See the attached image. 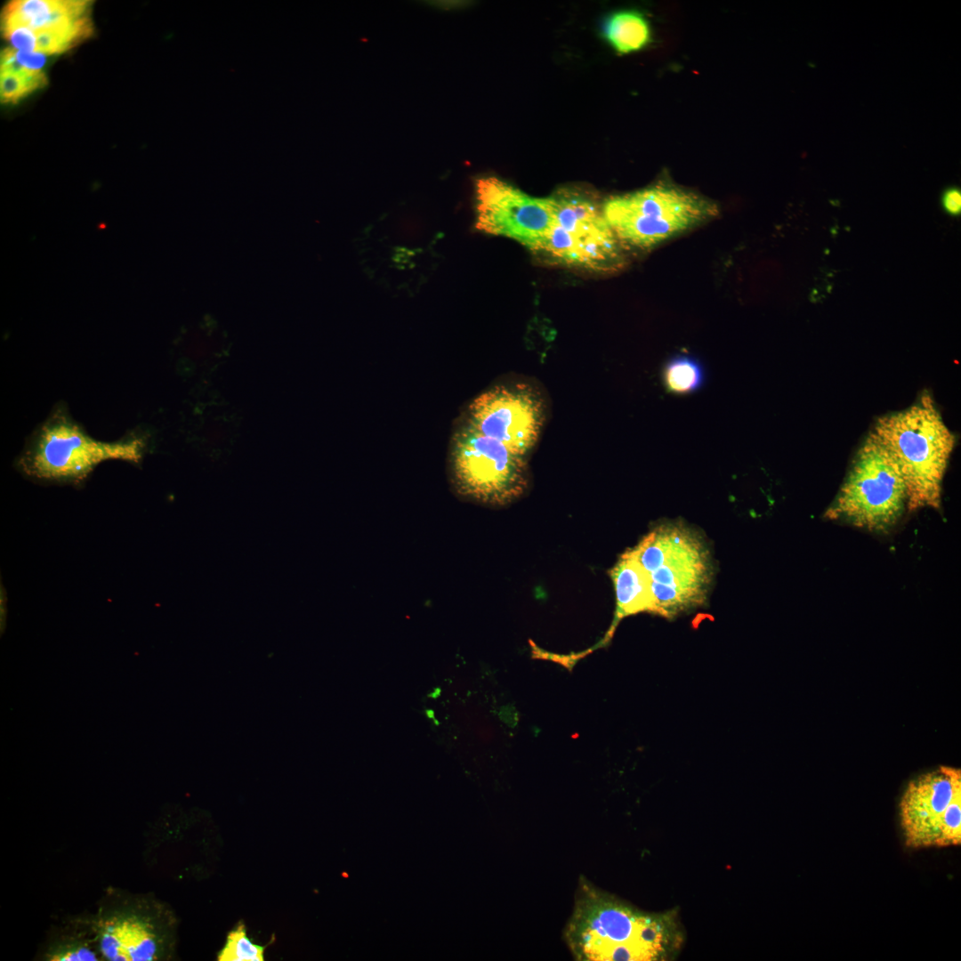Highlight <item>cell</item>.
Wrapping results in <instances>:
<instances>
[{
	"mask_svg": "<svg viewBox=\"0 0 961 961\" xmlns=\"http://www.w3.org/2000/svg\"><path fill=\"white\" fill-rule=\"evenodd\" d=\"M907 508L906 486L888 450L870 432L859 449L836 498L825 512L870 531L885 532Z\"/></svg>",
	"mask_w": 961,
	"mask_h": 961,
	"instance_id": "cell-7",
	"label": "cell"
},
{
	"mask_svg": "<svg viewBox=\"0 0 961 961\" xmlns=\"http://www.w3.org/2000/svg\"><path fill=\"white\" fill-rule=\"evenodd\" d=\"M145 442L128 438L113 442L95 440L68 414L56 410L34 433L19 459L28 476L44 481L80 482L109 460L139 463Z\"/></svg>",
	"mask_w": 961,
	"mask_h": 961,
	"instance_id": "cell-5",
	"label": "cell"
},
{
	"mask_svg": "<svg viewBox=\"0 0 961 961\" xmlns=\"http://www.w3.org/2000/svg\"><path fill=\"white\" fill-rule=\"evenodd\" d=\"M602 211L621 243L650 248L714 218L719 210L703 197L662 182L612 197L606 200Z\"/></svg>",
	"mask_w": 961,
	"mask_h": 961,
	"instance_id": "cell-6",
	"label": "cell"
},
{
	"mask_svg": "<svg viewBox=\"0 0 961 961\" xmlns=\"http://www.w3.org/2000/svg\"><path fill=\"white\" fill-rule=\"evenodd\" d=\"M545 421L540 392L526 383L496 385L469 405L466 423L525 456L537 443Z\"/></svg>",
	"mask_w": 961,
	"mask_h": 961,
	"instance_id": "cell-11",
	"label": "cell"
},
{
	"mask_svg": "<svg viewBox=\"0 0 961 961\" xmlns=\"http://www.w3.org/2000/svg\"><path fill=\"white\" fill-rule=\"evenodd\" d=\"M265 947L254 943L240 923L230 932L224 947L218 954L219 961H262Z\"/></svg>",
	"mask_w": 961,
	"mask_h": 961,
	"instance_id": "cell-19",
	"label": "cell"
},
{
	"mask_svg": "<svg viewBox=\"0 0 961 961\" xmlns=\"http://www.w3.org/2000/svg\"><path fill=\"white\" fill-rule=\"evenodd\" d=\"M662 380L666 390L673 394H691L706 384V368L698 358L685 353L677 354L665 363Z\"/></svg>",
	"mask_w": 961,
	"mask_h": 961,
	"instance_id": "cell-17",
	"label": "cell"
},
{
	"mask_svg": "<svg viewBox=\"0 0 961 961\" xmlns=\"http://www.w3.org/2000/svg\"><path fill=\"white\" fill-rule=\"evenodd\" d=\"M79 922L89 931L102 960H164L174 950V915L146 895L109 890L96 912Z\"/></svg>",
	"mask_w": 961,
	"mask_h": 961,
	"instance_id": "cell-4",
	"label": "cell"
},
{
	"mask_svg": "<svg viewBox=\"0 0 961 961\" xmlns=\"http://www.w3.org/2000/svg\"><path fill=\"white\" fill-rule=\"evenodd\" d=\"M47 84L45 74L22 67L16 60L13 48L1 53L0 95L4 103H17L20 99Z\"/></svg>",
	"mask_w": 961,
	"mask_h": 961,
	"instance_id": "cell-16",
	"label": "cell"
},
{
	"mask_svg": "<svg viewBox=\"0 0 961 961\" xmlns=\"http://www.w3.org/2000/svg\"><path fill=\"white\" fill-rule=\"evenodd\" d=\"M943 209L951 215H958L961 213V192L957 188H949L943 192Z\"/></svg>",
	"mask_w": 961,
	"mask_h": 961,
	"instance_id": "cell-21",
	"label": "cell"
},
{
	"mask_svg": "<svg viewBox=\"0 0 961 961\" xmlns=\"http://www.w3.org/2000/svg\"><path fill=\"white\" fill-rule=\"evenodd\" d=\"M88 1L17 0L2 12V28L25 27L52 37L64 52L93 33Z\"/></svg>",
	"mask_w": 961,
	"mask_h": 961,
	"instance_id": "cell-13",
	"label": "cell"
},
{
	"mask_svg": "<svg viewBox=\"0 0 961 961\" xmlns=\"http://www.w3.org/2000/svg\"><path fill=\"white\" fill-rule=\"evenodd\" d=\"M477 230L539 251L554 222L550 198H534L496 177L476 182Z\"/></svg>",
	"mask_w": 961,
	"mask_h": 961,
	"instance_id": "cell-12",
	"label": "cell"
},
{
	"mask_svg": "<svg viewBox=\"0 0 961 961\" xmlns=\"http://www.w3.org/2000/svg\"><path fill=\"white\" fill-rule=\"evenodd\" d=\"M603 35L618 52L629 53L642 49L650 42V28L641 12L622 10L611 13L605 20Z\"/></svg>",
	"mask_w": 961,
	"mask_h": 961,
	"instance_id": "cell-15",
	"label": "cell"
},
{
	"mask_svg": "<svg viewBox=\"0 0 961 961\" xmlns=\"http://www.w3.org/2000/svg\"><path fill=\"white\" fill-rule=\"evenodd\" d=\"M904 844L910 849L961 844V771L949 766L920 775L907 786L899 805Z\"/></svg>",
	"mask_w": 961,
	"mask_h": 961,
	"instance_id": "cell-9",
	"label": "cell"
},
{
	"mask_svg": "<svg viewBox=\"0 0 961 961\" xmlns=\"http://www.w3.org/2000/svg\"><path fill=\"white\" fill-rule=\"evenodd\" d=\"M610 577L616 593V610L613 621L604 638L592 650L577 654L578 658L609 643L618 625L624 618L641 612L655 614V602L649 574L637 561L631 549L621 555L610 570Z\"/></svg>",
	"mask_w": 961,
	"mask_h": 961,
	"instance_id": "cell-14",
	"label": "cell"
},
{
	"mask_svg": "<svg viewBox=\"0 0 961 961\" xmlns=\"http://www.w3.org/2000/svg\"><path fill=\"white\" fill-rule=\"evenodd\" d=\"M564 936L573 957L581 961L665 960L681 943L669 915L640 910L585 880Z\"/></svg>",
	"mask_w": 961,
	"mask_h": 961,
	"instance_id": "cell-1",
	"label": "cell"
},
{
	"mask_svg": "<svg viewBox=\"0 0 961 961\" xmlns=\"http://www.w3.org/2000/svg\"><path fill=\"white\" fill-rule=\"evenodd\" d=\"M452 468L458 490L483 503H509L528 485L524 456L466 422L453 440Z\"/></svg>",
	"mask_w": 961,
	"mask_h": 961,
	"instance_id": "cell-10",
	"label": "cell"
},
{
	"mask_svg": "<svg viewBox=\"0 0 961 961\" xmlns=\"http://www.w3.org/2000/svg\"><path fill=\"white\" fill-rule=\"evenodd\" d=\"M14 52L17 61L28 69L41 71L45 63V56L43 53L16 49H14Z\"/></svg>",
	"mask_w": 961,
	"mask_h": 961,
	"instance_id": "cell-20",
	"label": "cell"
},
{
	"mask_svg": "<svg viewBox=\"0 0 961 961\" xmlns=\"http://www.w3.org/2000/svg\"><path fill=\"white\" fill-rule=\"evenodd\" d=\"M554 222L538 252L563 264L595 271H613L625 263L618 240L591 196L561 189L549 197Z\"/></svg>",
	"mask_w": 961,
	"mask_h": 961,
	"instance_id": "cell-8",
	"label": "cell"
},
{
	"mask_svg": "<svg viewBox=\"0 0 961 961\" xmlns=\"http://www.w3.org/2000/svg\"><path fill=\"white\" fill-rule=\"evenodd\" d=\"M79 926L71 932L61 933L52 938L44 954L49 961H95L102 960L89 931L78 922Z\"/></svg>",
	"mask_w": 961,
	"mask_h": 961,
	"instance_id": "cell-18",
	"label": "cell"
},
{
	"mask_svg": "<svg viewBox=\"0 0 961 961\" xmlns=\"http://www.w3.org/2000/svg\"><path fill=\"white\" fill-rule=\"evenodd\" d=\"M631 551L649 574L655 614L672 619L705 603L712 567L706 546L690 529L658 526Z\"/></svg>",
	"mask_w": 961,
	"mask_h": 961,
	"instance_id": "cell-3",
	"label": "cell"
},
{
	"mask_svg": "<svg viewBox=\"0 0 961 961\" xmlns=\"http://www.w3.org/2000/svg\"><path fill=\"white\" fill-rule=\"evenodd\" d=\"M871 433L888 450L902 475L907 509H939L944 473L956 439L932 397L880 417Z\"/></svg>",
	"mask_w": 961,
	"mask_h": 961,
	"instance_id": "cell-2",
	"label": "cell"
}]
</instances>
